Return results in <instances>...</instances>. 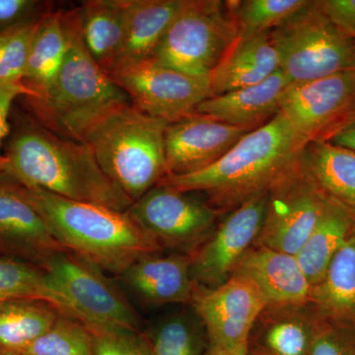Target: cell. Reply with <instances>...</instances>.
<instances>
[{"mask_svg":"<svg viewBox=\"0 0 355 355\" xmlns=\"http://www.w3.org/2000/svg\"><path fill=\"white\" fill-rule=\"evenodd\" d=\"M14 123L0 174L67 200L121 212L132 205L102 171L86 144L62 137L23 114H17Z\"/></svg>","mask_w":355,"mask_h":355,"instance_id":"1","label":"cell"},{"mask_svg":"<svg viewBox=\"0 0 355 355\" xmlns=\"http://www.w3.org/2000/svg\"><path fill=\"white\" fill-rule=\"evenodd\" d=\"M305 141L280 112L250 132L220 160L202 171L167 175L160 183L187 193H205L220 214L268 193L296 164Z\"/></svg>","mask_w":355,"mask_h":355,"instance_id":"2","label":"cell"},{"mask_svg":"<svg viewBox=\"0 0 355 355\" xmlns=\"http://www.w3.org/2000/svg\"><path fill=\"white\" fill-rule=\"evenodd\" d=\"M15 184L46 222L58 244L102 272L120 275L141 257L162 252V247L125 211L67 200L41 189Z\"/></svg>","mask_w":355,"mask_h":355,"instance_id":"3","label":"cell"},{"mask_svg":"<svg viewBox=\"0 0 355 355\" xmlns=\"http://www.w3.org/2000/svg\"><path fill=\"white\" fill-rule=\"evenodd\" d=\"M62 18L69 38L64 64L44 95L25 98L41 125L81 142L106 114L132 103L86 50L79 8L64 11Z\"/></svg>","mask_w":355,"mask_h":355,"instance_id":"4","label":"cell"},{"mask_svg":"<svg viewBox=\"0 0 355 355\" xmlns=\"http://www.w3.org/2000/svg\"><path fill=\"white\" fill-rule=\"evenodd\" d=\"M167 121L125 105L95 123L81 142L91 149L105 175L133 202L167 175Z\"/></svg>","mask_w":355,"mask_h":355,"instance_id":"5","label":"cell"},{"mask_svg":"<svg viewBox=\"0 0 355 355\" xmlns=\"http://www.w3.org/2000/svg\"><path fill=\"white\" fill-rule=\"evenodd\" d=\"M279 69L289 83H303L355 69V40L336 27L317 1H309L270 31Z\"/></svg>","mask_w":355,"mask_h":355,"instance_id":"6","label":"cell"},{"mask_svg":"<svg viewBox=\"0 0 355 355\" xmlns=\"http://www.w3.org/2000/svg\"><path fill=\"white\" fill-rule=\"evenodd\" d=\"M238 36L228 1L186 0L153 60L190 76L209 78Z\"/></svg>","mask_w":355,"mask_h":355,"instance_id":"7","label":"cell"},{"mask_svg":"<svg viewBox=\"0 0 355 355\" xmlns=\"http://www.w3.org/2000/svg\"><path fill=\"white\" fill-rule=\"evenodd\" d=\"M43 268L67 316L90 331H139L137 312L99 268L69 252L55 254Z\"/></svg>","mask_w":355,"mask_h":355,"instance_id":"8","label":"cell"},{"mask_svg":"<svg viewBox=\"0 0 355 355\" xmlns=\"http://www.w3.org/2000/svg\"><path fill=\"white\" fill-rule=\"evenodd\" d=\"M125 214L162 247L191 256L214 233L220 212L187 191L158 184Z\"/></svg>","mask_w":355,"mask_h":355,"instance_id":"9","label":"cell"},{"mask_svg":"<svg viewBox=\"0 0 355 355\" xmlns=\"http://www.w3.org/2000/svg\"><path fill=\"white\" fill-rule=\"evenodd\" d=\"M109 76L135 108L168 123L195 114L212 97L209 78L190 76L153 60L121 65Z\"/></svg>","mask_w":355,"mask_h":355,"instance_id":"10","label":"cell"},{"mask_svg":"<svg viewBox=\"0 0 355 355\" xmlns=\"http://www.w3.org/2000/svg\"><path fill=\"white\" fill-rule=\"evenodd\" d=\"M327 200L298 159L268 191L265 219L254 245L295 256L319 221Z\"/></svg>","mask_w":355,"mask_h":355,"instance_id":"11","label":"cell"},{"mask_svg":"<svg viewBox=\"0 0 355 355\" xmlns=\"http://www.w3.org/2000/svg\"><path fill=\"white\" fill-rule=\"evenodd\" d=\"M280 112L306 144L329 141L355 118V69L289 84Z\"/></svg>","mask_w":355,"mask_h":355,"instance_id":"12","label":"cell"},{"mask_svg":"<svg viewBox=\"0 0 355 355\" xmlns=\"http://www.w3.org/2000/svg\"><path fill=\"white\" fill-rule=\"evenodd\" d=\"M268 193L231 210L214 233L191 254V275L198 286L214 288L227 282L254 246L265 219Z\"/></svg>","mask_w":355,"mask_h":355,"instance_id":"13","label":"cell"},{"mask_svg":"<svg viewBox=\"0 0 355 355\" xmlns=\"http://www.w3.org/2000/svg\"><path fill=\"white\" fill-rule=\"evenodd\" d=\"M191 305L209 345L225 349L249 345L254 324L266 306L258 289L236 275L214 288L197 286Z\"/></svg>","mask_w":355,"mask_h":355,"instance_id":"14","label":"cell"},{"mask_svg":"<svg viewBox=\"0 0 355 355\" xmlns=\"http://www.w3.org/2000/svg\"><path fill=\"white\" fill-rule=\"evenodd\" d=\"M250 132L253 130L233 127L197 113L168 123L165 132L167 175L184 176L207 169Z\"/></svg>","mask_w":355,"mask_h":355,"instance_id":"15","label":"cell"},{"mask_svg":"<svg viewBox=\"0 0 355 355\" xmlns=\"http://www.w3.org/2000/svg\"><path fill=\"white\" fill-rule=\"evenodd\" d=\"M0 251L43 268L67 252L17 184L0 174Z\"/></svg>","mask_w":355,"mask_h":355,"instance_id":"16","label":"cell"},{"mask_svg":"<svg viewBox=\"0 0 355 355\" xmlns=\"http://www.w3.org/2000/svg\"><path fill=\"white\" fill-rule=\"evenodd\" d=\"M120 279L148 305L191 304L195 280L189 254H146L121 273Z\"/></svg>","mask_w":355,"mask_h":355,"instance_id":"17","label":"cell"},{"mask_svg":"<svg viewBox=\"0 0 355 355\" xmlns=\"http://www.w3.org/2000/svg\"><path fill=\"white\" fill-rule=\"evenodd\" d=\"M233 275L251 282L266 306L310 302L312 287L293 254L254 245Z\"/></svg>","mask_w":355,"mask_h":355,"instance_id":"18","label":"cell"},{"mask_svg":"<svg viewBox=\"0 0 355 355\" xmlns=\"http://www.w3.org/2000/svg\"><path fill=\"white\" fill-rule=\"evenodd\" d=\"M321 322L310 302L266 306L250 335L249 347L270 355H310Z\"/></svg>","mask_w":355,"mask_h":355,"instance_id":"19","label":"cell"},{"mask_svg":"<svg viewBox=\"0 0 355 355\" xmlns=\"http://www.w3.org/2000/svg\"><path fill=\"white\" fill-rule=\"evenodd\" d=\"M289 84L279 70L256 85L212 96L198 107L196 113L233 127L254 130L280 113V99Z\"/></svg>","mask_w":355,"mask_h":355,"instance_id":"20","label":"cell"},{"mask_svg":"<svg viewBox=\"0 0 355 355\" xmlns=\"http://www.w3.org/2000/svg\"><path fill=\"white\" fill-rule=\"evenodd\" d=\"M279 70L270 32L239 35L209 77L212 96L256 85Z\"/></svg>","mask_w":355,"mask_h":355,"instance_id":"21","label":"cell"},{"mask_svg":"<svg viewBox=\"0 0 355 355\" xmlns=\"http://www.w3.org/2000/svg\"><path fill=\"white\" fill-rule=\"evenodd\" d=\"M184 3L186 0H125L123 42L113 70L153 60Z\"/></svg>","mask_w":355,"mask_h":355,"instance_id":"22","label":"cell"},{"mask_svg":"<svg viewBox=\"0 0 355 355\" xmlns=\"http://www.w3.org/2000/svg\"><path fill=\"white\" fill-rule=\"evenodd\" d=\"M355 231V216L340 202L328 198L319 221L295 254L311 287L324 279L331 261Z\"/></svg>","mask_w":355,"mask_h":355,"instance_id":"23","label":"cell"},{"mask_svg":"<svg viewBox=\"0 0 355 355\" xmlns=\"http://www.w3.org/2000/svg\"><path fill=\"white\" fill-rule=\"evenodd\" d=\"M310 303L323 321L355 327V231L311 288Z\"/></svg>","mask_w":355,"mask_h":355,"instance_id":"24","label":"cell"},{"mask_svg":"<svg viewBox=\"0 0 355 355\" xmlns=\"http://www.w3.org/2000/svg\"><path fill=\"white\" fill-rule=\"evenodd\" d=\"M299 161L327 197L355 216V151L329 141L309 142Z\"/></svg>","mask_w":355,"mask_h":355,"instance_id":"25","label":"cell"},{"mask_svg":"<svg viewBox=\"0 0 355 355\" xmlns=\"http://www.w3.org/2000/svg\"><path fill=\"white\" fill-rule=\"evenodd\" d=\"M78 8L86 50L109 76L123 42L125 0H89Z\"/></svg>","mask_w":355,"mask_h":355,"instance_id":"26","label":"cell"},{"mask_svg":"<svg viewBox=\"0 0 355 355\" xmlns=\"http://www.w3.org/2000/svg\"><path fill=\"white\" fill-rule=\"evenodd\" d=\"M67 49L62 11L46 14L35 33L22 80L31 92L28 97H40L49 90L64 64Z\"/></svg>","mask_w":355,"mask_h":355,"instance_id":"27","label":"cell"},{"mask_svg":"<svg viewBox=\"0 0 355 355\" xmlns=\"http://www.w3.org/2000/svg\"><path fill=\"white\" fill-rule=\"evenodd\" d=\"M62 315L55 306L35 299L0 303V355L26 349L51 330Z\"/></svg>","mask_w":355,"mask_h":355,"instance_id":"28","label":"cell"},{"mask_svg":"<svg viewBox=\"0 0 355 355\" xmlns=\"http://www.w3.org/2000/svg\"><path fill=\"white\" fill-rule=\"evenodd\" d=\"M142 336L150 355H203L209 347L207 333L193 310L166 316Z\"/></svg>","mask_w":355,"mask_h":355,"instance_id":"29","label":"cell"},{"mask_svg":"<svg viewBox=\"0 0 355 355\" xmlns=\"http://www.w3.org/2000/svg\"><path fill=\"white\" fill-rule=\"evenodd\" d=\"M16 299L44 301L67 316L64 301L51 286L43 268L19 259H0V303Z\"/></svg>","mask_w":355,"mask_h":355,"instance_id":"30","label":"cell"},{"mask_svg":"<svg viewBox=\"0 0 355 355\" xmlns=\"http://www.w3.org/2000/svg\"><path fill=\"white\" fill-rule=\"evenodd\" d=\"M310 0H229L239 35L270 32L286 22Z\"/></svg>","mask_w":355,"mask_h":355,"instance_id":"31","label":"cell"},{"mask_svg":"<svg viewBox=\"0 0 355 355\" xmlns=\"http://www.w3.org/2000/svg\"><path fill=\"white\" fill-rule=\"evenodd\" d=\"M13 355H95L87 327L62 315L51 330Z\"/></svg>","mask_w":355,"mask_h":355,"instance_id":"32","label":"cell"},{"mask_svg":"<svg viewBox=\"0 0 355 355\" xmlns=\"http://www.w3.org/2000/svg\"><path fill=\"white\" fill-rule=\"evenodd\" d=\"M40 21L0 34V83H22Z\"/></svg>","mask_w":355,"mask_h":355,"instance_id":"33","label":"cell"},{"mask_svg":"<svg viewBox=\"0 0 355 355\" xmlns=\"http://www.w3.org/2000/svg\"><path fill=\"white\" fill-rule=\"evenodd\" d=\"M90 333L95 355H150L140 331H90Z\"/></svg>","mask_w":355,"mask_h":355,"instance_id":"34","label":"cell"},{"mask_svg":"<svg viewBox=\"0 0 355 355\" xmlns=\"http://www.w3.org/2000/svg\"><path fill=\"white\" fill-rule=\"evenodd\" d=\"M310 355H355V327L322 320Z\"/></svg>","mask_w":355,"mask_h":355,"instance_id":"35","label":"cell"},{"mask_svg":"<svg viewBox=\"0 0 355 355\" xmlns=\"http://www.w3.org/2000/svg\"><path fill=\"white\" fill-rule=\"evenodd\" d=\"M53 7V2L42 0H0V34L38 22Z\"/></svg>","mask_w":355,"mask_h":355,"instance_id":"36","label":"cell"},{"mask_svg":"<svg viewBox=\"0 0 355 355\" xmlns=\"http://www.w3.org/2000/svg\"><path fill=\"white\" fill-rule=\"evenodd\" d=\"M28 96H31V92L22 83H0V173L3 160V154L1 153L2 144L10 133L9 116L13 103L17 98Z\"/></svg>","mask_w":355,"mask_h":355,"instance_id":"37","label":"cell"},{"mask_svg":"<svg viewBox=\"0 0 355 355\" xmlns=\"http://www.w3.org/2000/svg\"><path fill=\"white\" fill-rule=\"evenodd\" d=\"M331 22L355 40V0H318Z\"/></svg>","mask_w":355,"mask_h":355,"instance_id":"38","label":"cell"},{"mask_svg":"<svg viewBox=\"0 0 355 355\" xmlns=\"http://www.w3.org/2000/svg\"><path fill=\"white\" fill-rule=\"evenodd\" d=\"M329 142L335 146L345 147V148L355 151V118L350 121L347 127L336 133L333 139L329 140Z\"/></svg>","mask_w":355,"mask_h":355,"instance_id":"39","label":"cell"},{"mask_svg":"<svg viewBox=\"0 0 355 355\" xmlns=\"http://www.w3.org/2000/svg\"><path fill=\"white\" fill-rule=\"evenodd\" d=\"M248 352H249V345L236 347V349H225V347L209 345L203 355H248Z\"/></svg>","mask_w":355,"mask_h":355,"instance_id":"40","label":"cell"},{"mask_svg":"<svg viewBox=\"0 0 355 355\" xmlns=\"http://www.w3.org/2000/svg\"><path fill=\"white\" fill-rule=\"evenodd\" d=\"M248 355H270L266 354V352H261V350L251 349L249 347V352H248Z\"/></svg>","mask_w":355,"mask_h":355,"instance_id":"41","label":"cell"}]
</instances>
